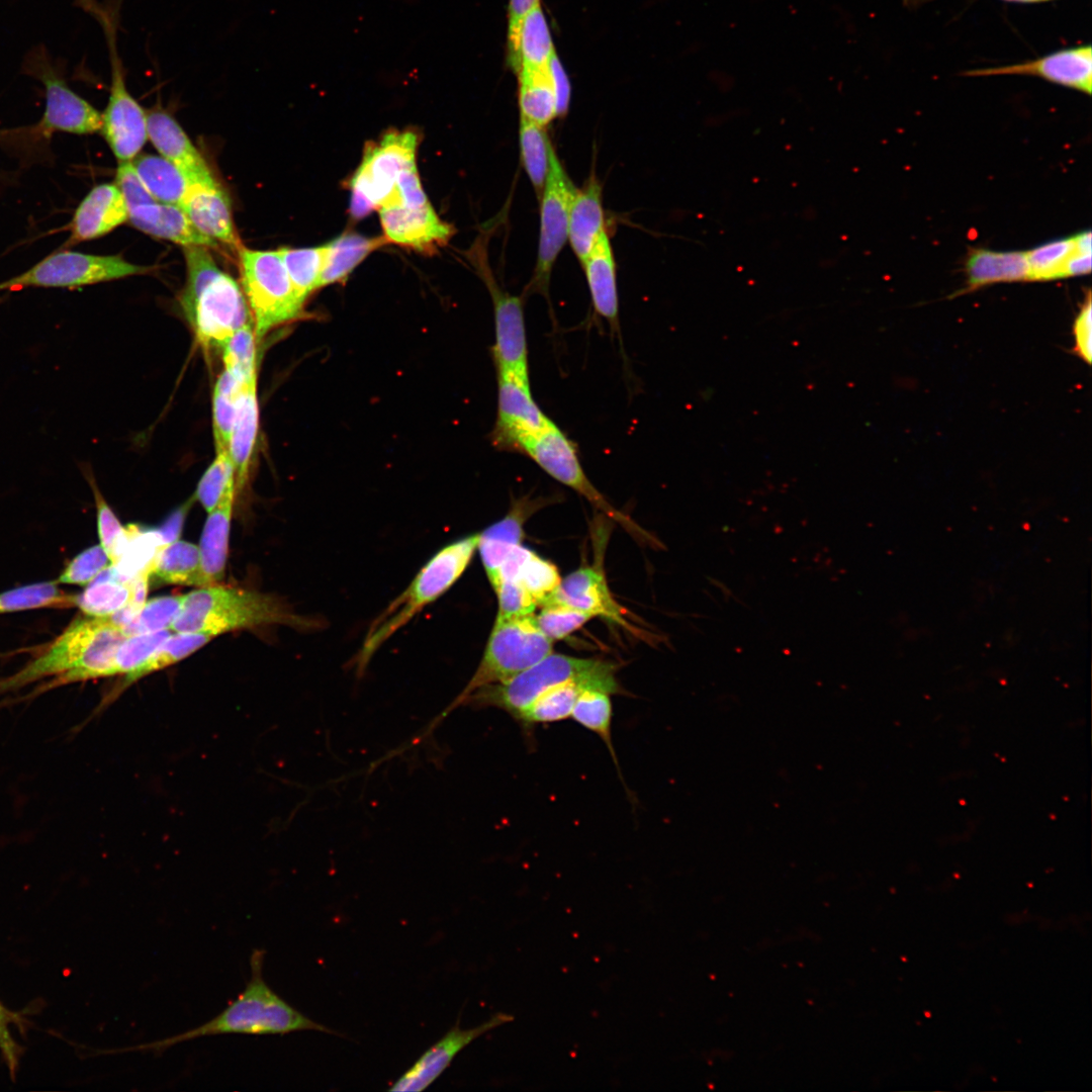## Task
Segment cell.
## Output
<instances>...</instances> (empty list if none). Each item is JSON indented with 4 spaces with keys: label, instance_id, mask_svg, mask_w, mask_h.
I'll return each instance as SVG.
<instances>
[{
    "label": "cell",
    "instance_id": "obj_1",
    "mask_svg": "<svg viewBox=\"0 0 1092 1092\" xmlns=\"http://www.w3.org/2000/svg\"><path fill=\"white\" fill-rule=\"evenodd\" d=\"M126 637L107 617L78 618L43 653L15 673L0 678V696L50 678L19 703L70 684L115 675V654Z\"/></svg>",
    "mask_w": 1092,
    "mask_h": 1092
},
{
    "label": "cell",
    "instance_id": "obj_2",
    "mask_svg": "<svg viewBox=\"0 0 1092 1092\" xmlns=\"http://www.w3.org/2000/svg\"><path fill=\"white\" fill-rule=\"evenodd\" d=\"M264 961L265 950L254 949L245 989L213 1018L178 1034L122 1048L118 1053L162 1054L184 1041L222 1034L272 1035L303 1030L338 1034L300 1013L273 991L263 977Z\"/></svg>",
    "mask_w": 1092,
    "mask_h": 1092
},
{
    "label": "cell",
    "instance_id": "obj_3",
    "mask_svg": "<svg viewBox=\"0 0 1092 1092\" xmlns=\"http://www.w3.org/2000/svg\"><path fill=\"white\" fill-rule=\"evenodd\" d=\"M323 619L298 615L282 599L270 594L222 585H207L183 595L175 632L219 635L238 629L285 625L297 630H317Z\"/></svg>",
    "mask_w": 1092,
    "mask_h": 1092
},
{
    "label": "cell",
    "instance_id": "obj_4",
    "mask_svg": "<svg viewBox=\"0 0 1092 1092\" xmlns=\"http://www.w3.org/2000/svg\"><path fill=\"white\" fill-rule=\"evenodd\" d=\"M186 282L180 304L196 341L220 349L240 328L254 323L242 286L203 246L184 247Z\"/></svg>",
    "mask_w": 1092,
    "mask_h": 1092
},
{
    "label": "cell",
    "instance_id": "obj_5",
    "mask_svg": "<svg viewBox=\"0 0 1092 1092\" xmlns=\"http://www.w3.org/2000/svg\"><path fill=\"white\" fill-rule=\"evenodd\" d=\"M479 533L452 541L437 551L407 587L371 622L350 666L358 678L380 647L427 606L445 595L463 575L477 550Z\"/></svg>",
    "mask_w": 1092,
    "mask_h": 1092
},
{
    "label": "cell",
    "instance_id": "obj_6",
    "mask_svg": "<svg viewBox=\"0 0 1092 1092\" xmlns=\"http://www.w3.org/2000/svg\"><path fill=\"white\" fill-rule=\"evenodd\" d=\"M616 670L617 665L609 661L552 652L506 681L474 691L461 706L493 707L515 719L543 693L572 679L585 680L610 695H622L624 690L616 678Z\"/></svg>",
    "mask_w": 1092,
    "mask_h": 1092
},
{
    "label": "cell",
    "instance_id": "obj_7",
    "mask_svg": "<svg viewBox=\"0 0 1092 1092\" xmlns=\"http://www.w3.org/2000/svg\"><path fill=\"white\" fill-rule=\"evenodd\" d=\"M123 0H75L100 25L110 66L109 98L102 116V132L119 163L132 161L148 140L147 111L126 87L125 70L117 36Z\"/></svg>",
    "mask_w": 1092,
    "mask_h": 1092
},
{
    "label": "cell",
    "instance_id": "obj_8",
    "mask_svg": "<svg viewBox=\"0 0 1092 1092\" xmlns=\"http://www.w3.org/2000/svg\"><path fill=\"white\" fill-rule=\"evenodd\" d=\"M553 642L539 628L535 615L495 618L482 657L459 695L426 729V736L474 691L506 681L553 652ZM421 737V738H422Z\"/></svg>",
    "mask_w": 1092,
    "mask_h": 1092
},
{
    "label": "cell",
    "instance_id": "obj_9",
    "mask_svg": "<svg viewBox=\"0 0 1092 1092\" xmlns=\"http://www.w3.org/2000/svg\"><path fill=\"white\" fill-rule=\"evenodd\" d=\"M242 289L254 322L256 337L302 316L303 300L294 288L279 250L238 249Z\"/></svg>",
    "mask_w": 1092,
    "mask_h": 1092
},
{
    "label": "cell",
    "instance_id": "obj_10",
    "mask_svg": "<svg viewBox=\"0 0 1092 1092\" xmlns=\"http://www.w3.org/2000/svg\"><path fill=\"white\" fill-rule=\"evenodd\" d=\"M419 135L413 130H390L365 146L360 166L351 181L350 214L355 219L395 203L399 178L417 167Z\"/></svg>",
    "mask_w": 1092,
    "mask_h": 1092
},
{
    "label": "cell",
    "instance_id": "obj_11",
    "mask_svg": "<svg viewBox=\"0 0 1092 1092\" xmlns=\"http://www.w3.org/2000/svg\"><path fill=\"white\" fill-rule=\"evenodd\" d=\"M150 266L132 264L116 255H93L70 250L55 252L29 269L0 282L1 291L28 287L78 288L145 274Z\"/></svg>",
    "mask_w": 1092,
    "mask_h": 1092
},
{
    "label": "cell",
    "instance_id": "obj_12",
    "mask_svg": "<svg viewBox=\"0 0 1092 1092\" xmlns=\"http://www.w3.org/2000/svg\"><path fill=\"white\" fill-rule=\"evenodd\" d=\"M546 473L582 495L594 507L638 538L650 536L629 517L616 510L594 486L580 464L574 443L552 422L524 440L519 449Z\"/></svg>",
    "mask_w": 1092,
    "mask_h": 1092
},
{
    "label": "cell",
    "instance_id": "obj_13",
    "mask_svg": "<svg viewBox=\"0 0 1092 1092\" xmlns=\"http://www.w3.org/2000/svg\"><path fill=\"white\" fill-rule=\"evenodd\" d=\"M26 75L44 88L46 107L37 129L44 135L55 131L91 134L101 129V113L68 85L64 74L43 46L30 50L22 65Z\"/></svg>",
    "mask_w": 1092,
    "mask_h": 1092
},
{
    "label": "cell",
    "instance_id": "obj_14",
    "mask_svg": "<svg viewBox=\"0 0 1092 1092\" xmlns=\"http://www.w3.org/2000/svg\"><path fill=\"white\" fill-rule=\"evenodd\" d=\"M576 190L551 146L548 173L541 192L537 261L526 293L548 296L554 263L568 240L569 209Z\"/></svg>",
    "mask_w": 1092,
    "mask_h": 1092
},
{
    "label": "cell",
    "instance_id": "obj_15",
    "mask_svg": "<svg viewBox=\"0 0 1092 1092\" xmlns=\"http://www.w3.org/2000/svg\"><path fill=\"white\" fill-rule=\"evenodd\" d=\"M497 416L491 433L492 445L518 452L521 443L549 426L552 421L535 402L529 377L497 372Z\"/></svg>",
    "mask_w": 1092,
    "mask_h": 1092
},
{
    "label": "cell",
    "instance_id": "obj_16",
    "mask_svg": "<svg viewBox=\"0 0 1092 1092\" xmlns=\"http://www.w3.org/2000/svg\"><path fill=\"white\" fill-rule=\"evenodd\" d=\"M476 262L493 302L495 343L492 354L497 372L529 377L523 298L502 289L484 260Z\"/></svg>",
    "mask_w": 1092,
    "mask_h": 1092
},
{
    "label": "cell",
    "instance_id": "obj_17",
    "mask_svg": "<svg viewBox=\"0 0 1092 1092\" xmlns=\"http://www.w3.org/2000/svg\"><path fill=\"white\" fill-rule=\"evenodd\" d=\"M967 77L1005 75L1035 76L1045 81L1091 94L1092 48L1084 44L1056 51L1019 64L965 71Z\"/></svg>",
    "mask_w": 1092,
    "mask_h": 1092
},
{
    "label": "cell",
    "instance_id": "obj_18",
    "mask_svg": "<svg viewBox=\"0 0 1092 1092\" xmlns=\"http://www.w3.org/2000/svg\"><path fill=\"white\" fill-rule=\"evenodd\" d=\"M508 1013H494L481 1024L463 1029L458 1022L389 1088V1091L417 1092L428 1088L451 1064L453 1059L474 1039L489 1030L512 1021Z\"/></svg>",
    "mask_w": 1092,
    "mask_h": 1092
},
{
    "label": "cell",
    "instance_id": "obj_19",
    "mask_svg": "<svg viewBox=\"0 0 1092 1092\" xmlns=\"http://www.w3.org/2000/svg\"><path fill=\"white\" fill-rule=\"evenodd\" d=\"M383 237L415 251L431 254L445 246L453 228L443 221L431 203L419 206H392L379 209Z\"/></svg>",
    "mask_w": 1092,
    "mask_h": 1092
},
{
    "label": "cell",
    "instance_id": "obj_20",
    "mask_svg": "<svg viewBox=\"0 0 1092 1092\" xmlns=\"http://www.w3.org/2000/svg\"><path fill=\"white\" fill-rule=\"evenodd\" d=\"M548 604L564 605L629 628L624 609L613 598L599 564L581 566L561 578L543 605Z\"/></svg>",
    "mask_w": 1092,
    "mask_h": 1092
},
{
    "label": "cell",
    "instance_id": "obj_21",
    "mask_svg": "<svg viewBox=\"0 0 1092 1092\" xmlns=\"http://www.w3.org/2000/svg\"><path fill=\"white\" fill-rule=\"evenodd\" d=\"M127 218L125 200L115 183L96 185L75 209L64 247L103 237Z\"/></svg>",
    "mask_w": 1092,
    "mask_h": 1092
},
{
    "label": "cell",
    "instance_id": "obj_22",
    "mask_svg": "<svg viewBox=\"0 0 1092 1092\" xmlns=\"http://www.w3.org/2000/svg\"><path fill=\"white\" fill-rule=\"evenodd\" d=\"M180 207L205 237L236 251L242 246L235 229L230 199L216 181L192 183Z\"/></svg>",
    "mask_w": 1092,
    "mask_h": 1092
},
{
    "label": "cell",
    "instance_id": "obj_23",
    "mask_svg": "<svg viewBox=\"0 0 1092 1092\" xmlns=\"http://www.w3.org/2000/svg\"><path fill=\"white\" fill-rule=\"evenodd\" d=\"M148 139L163 158L181 169L192 183H212L209 167L181 125L165 109L147 111Z\"/></svg>",
    "mask_w": 1092,
    "mask_h": 1092
},
{
    "label": "cell",
    "instance_id": "obj_24",
    "mask_svg": "<svg viewBox=\"0 0 1092 1092\" xmlns=\"http://www.w3.org/2000/svg\"><path fill=\"white\" fill-rule=\"evenodd\" d=\"M595 312L619 333L616 261L607 230L603 231L581 263Z\"/></svg>",
    "mask_w": 1092,
    "mask_h": 1092
},
{
    "label": "cell",
    "instance_id": "obj_25",
    "mask_svg": "<svg viewBox=\"0 0 1092 1092\" xmlns=\"http://www.w3.org/2000/svg\"><path fill=\"white\" fill-rule=\"evenodd\" d=\"M127 220L138 230L155 238L188 246L217 248L218 244L202 235L178 205L153 201L127 208Z\"/></svg>",
    "mask_w": 1092,
    "mask_h": 1092
},
{
    "label": "cell",
    "instance_id": "obj_26",
    "mask_svg": "<svg viewBox=\"0 0 1092 1092\" xmlns=\"http://www.w3.org/2000/svg\"><path fill=\"white\" fill-rule=\"evenodd\" d=\"M543 499L525 496L515 502L499 521L479 533L477 550L489 583L509 553L522 544L524 524Z\"/></svg>",
    "mask_w": 1092,
    "mask_h": 1092
},
{
    "label": "cell",
    "instance_id": "obj_27",
    "mask_svg": "<svg viewBox=\"0 0 1092 1092\" xmlns=\"http://www.w3.org/2000/svg\"><path fill=\"white\" fill-rule=\"evenodd\" d=\"M605 230L602 185L593 173L584 186L577 188L568 216V241L580 264Z\"/></svg>",
    "mask_w": 1092,
    "mask_h": 1092
},
{
    "label": "cell",
    "instance_id": "obj_28",
    "mask_svg": "<svg viewBox=\"0 0 1092 1092\" xmlns=\"http://www.w3.org/2000/svg\"><path fill=\"white\" fill-rule=\"evenodd\" d=\"M259 431L257 377L246 384L239 396L229 455L235 468L236 491H241L248 478Z\"/></svg>",
    "mask_w": 1092,
    "mask_h": 1092
},
{
    "label": "cell",
    "instance_id": "obj_29",
    "mask_svg": "<svg viewBox=\"0 0 1092 1092\" xmlns=\"http://www.w3.org/2000/svg\"><path fill=\"white\" fill-rule=\"evenodd\" d=\"M236 486L229 488L208 513L199 545L201 570L208 585L224 576Z\"/></svg>",
    "mask_w": 1092,
    "mask_h": 1092
},
{
    "label": "cell",
    "instance_id": "obj_30",
    "mask_svg": "<svg viewBox=\"0 0 1092 1092\" xmlns=\"http://www.w3.org/2000/svg\"><path fill=\"white\" fill-rule=\"evenodd\" d=\"M965 271L968 291L994 283L1028 281L1029 278L1026 251L973 249L967 257Z\"/></svg>",
    "mask_w": 1092,
    "mask_h": 1092
},
{
    "label": "cell",
    "instance_id": "obj_31",
    "mask_svg": "<svg viewBox=\"0 0 1092 1092\" xmlns=\"http://www.w3.org/2000/svg\"><path fill=\"white\" fill-rule=\"evenodd\" d=\"M130 162L157 201L180 206L192 184L181 169L162 156L151 154L138 155Z\"/></svg>",
    "mask_w": 1092,
    "mask_h": 1092
},
{
    "label": "cell",
    "instance_id": "obj_32",
    "mask_svg": "<svg viewBox=\"0 0 1092 1092\" xmlns=\"http://www.w3.org/2000/svg\"><path fill=\"white\" fill-rule=\"evenodd\" d=\"M385 243L384 237L369 238L347 232L325 245L321 287L345 281L356 266Z\"/></svg>",
    "mask_w": 1092,
    "mask_h": 1092
},
{
    "label": "cell",
    "instance_id": "obj_33",
    "mask_svg": "<svg viewBox=\"0 0 1092 1092\" xmlns=\"http://www.w3.org/2000/svg\"><path fill=\"white\" fill-rule=\"evenodd\" d=\"M151 574L168 583L207 586L198 546L185 541L166 543L149 561Z\"/></svg>",
    "mask_w": 1092,
    "mask_h": 1092
},
{
    "label": "cell",
    "instance_id": "obj_34",
    "mask_svg": "<svg viewBox=\"0 0 1092 1092\" xmlns=\"http://www.w3.org/2000/svg\"><path fill=\"white\" fill-rule=\"evenodd\" d=\"M585 690L596 689L589 682L577 679L555 686L539 696L515 720L526 729H530L538 724L554 723L570 718L577 698Z\"/></svg>",
    "mask_w": 1092,
    "mask_h": 1092
},
{
    "label": "cell",
    "instance_id": "obj_35",
    "mask_svg": "<svg viewBox=\"0 0 1092 1092\" xmlns=\"http://www.w3.org/2000/svg\"><path fill=\"white\" fill-rule=\"evenodd\" d=\"M520 115L543 126L556 117L555 96L548 68H521L519 73Z\"/></svg>",
    "mask_w": 1092,
    "mask_h": 1092
},
{
    "label": "cell",
    "instance_id": "obj_36",
    "mask_svg": "<svg viewBox=\"0 0 1092 1092\" xmlns=\"http://www.w3.org/2000/svg\"><path fill=\"white\" fill-rule=\"evenodd\" d=\"M81 594L75 595L74 603L85 615L106 618L123 609L130 601V580H116L106 568Z\"/></svg>",
    "mask_w": 1092,
    "mask_h": 1092
},
{
    "label": "cell",
    "instance_id": "obj_37",
    "mask_svg": "<svg viewBox=\"0 0 1092 1092\" xmlns=\"http://www.w3.org/2000/svg\"><path fill=\"white\" fill-rule=\"evenodd\" d=\"M521 158L536 194L541 195L549 168L551 142L545 126L520 115Z\"/></svg>",
    "mask_w": 1092,
    "mask_h": 1092
},
{
    "label": "cell",
    "instance_id": "obj_38",
    "mask_svg": "<svg viewBox=\"0 0 1092 1092\" xmlns=\"http://www.w3.org/2000/svg\"><path fill=\"white\" fill-rule=\"evenodd\" d=\"M518 46L520 69L546 67L555 54L548 23L540 4L525 15L521 23Z\"/></svg>",
    "mask_w": 1092,
    "mask_h": 1092
},
{
    "label": "cell",
    "instance_id": "obj_39",
    "mask_svg": "<svg viewBox=\"0 0 1092 1092\" xmlns=\"http://www.w3.org/2000/svg\"><path fill=\"white\" fill-rule=\"evenodd\" d=\"M243 384L229 371L219 374L212 393V432L215 451H228Z\"/></svg>",
    "mask_w": 1092,
    "mask_h": 1092
},
{
    "label": "cell",
    "instance_id": "obj_40",
    "mask_svg": "<svg viewBox=\"0 0 1092 1092\" xmlns=\"http://www.w3.org/2000/svg\"><path fill=\"white\" fill-rule=\"evenodd\" d=\"M610 696L597 690L583 691L574 704L570 718L604 741L620 772L612 741L613 708Z\"/></svg>",
    "mask_w": 1092,
    "mask_h": 1092
},
{
    "label": "cell",
    "instance_id": "obj_41",
    "mask_svg": "<svg viewBox=\"0 0 1092 1092\" xmlns=\"http://www.w3.org/2000/svg\"><path fill=\"white\" fill-rule=\"evenodd\" d=\"M75 595L64 593L55 581L28 584L0 594V614L75 606Z\"/></svg>",
    "mask_w": 1092,
    "mask_h": 1092
},
{
    "label": "cell",
    "instance_id": "obj_42",
    "mask_svg": "<svg viewBox=\"0 0 1092 1092\" xmlns=\"http://www.w3.org/2000/svg\"><path fill=\"white\" fill-rule=\"evenodd\" d=\"M282 262L299 296L308 295L321 287L325 246L300 249H280Z\"/></svg>",
    "mask_w": 1092,
    "mask_h": 1092
},
{
    "label": "cell",
    "instance_id": "obj_43",
    "mask_svg": "<svg viewBox=\"0 0 1092 1092\" xmlns=\"http://www.w3.org/2000/svg\"><path fill=\"white\" fill-rule=\"evenodd\" d=\"M257 342L254 323H250L237 330L221 348L223 369L243 384L258 377Z\"/></svg>",
    "mask_w": 1092,
    "mask_h": 1092
},
{
    "label": "cell",
    "instance_id": "obj_44",
    "mask_svg": "<svg viewBox=\"0 0 1092 1092\" xmlns=\"http://www.w3.org/2000/svg\"><path fill=\"white\" fill-rule=\"evenodd\" d=\"M214 638L208 633L176 632L170 635L130 676L127 686L189 656Z\"/></svg>",
    "mask_w": 1092,
    "mask_h": 1092
},
{
    "label": "cell",
    "instance_id": "obj_45",
    "mask_svg": "<svg viewBox=\"0 0 1092 1092\" xmlns=\"http://www.w3.org/2000/svg\"><path fill=\"white\" fill-rule=\"evenodd\" d=\"M169 630L127 636L119 645L114 660V674L123 675L118 693L127 687L134 671L170 636ZM117 693V694H118Z\"/></svg>",
    "mask_w": 1092,
    "mask_h": 1092
},
{
    "label": "cell",
    "instance_id": "obj_46",
    "mask_svg": "<svg viewBox=\"0 0 1092 1092\" xmlns=\"http://www.w3.org/2000/svg\"><path fill=\"white\" fill-rule=\"evenodd\" d=\"M560 580L557 567L532 551L519 567L515 577L509 581L522 585L536 601L538 607H541L557 588Z\"/></svg>",
    "mask_w": 1092,
    "mask_h": 1092
},
{
    "label": "cell",
    "instance_id": "obj_47",
    "mask_svg": "<svg viewBox=\"0 0 1092 1092\" xmlns=\"http://www.w3.org/2000/svg\"><path fill=\"white\" fill-rule=\"evenodd\" d=\"M183 596H167L146 602L134 618L123 629L126 636L171 630L179 615Z\"/></svg>",
    "mask_w": 1092,
    "mask_h": 1092
},
{
    "label": "cell",
    "instance_id": "obj_48",
    "mask_svg": "<svg viewBox=\"0 0 1092 1092\" xmlns=\"http://www.w3.org/2000/svg\"><path fill=\"white\" fill-rule=\"evenodd\" d=\"M1074 250V239L1071 237L1026 251L1028 281L1061 279L1064 265Z\"/></svg>",
    "mask_w": 1092,
    "mask_h": 1092
},
{
    "label": "cell",
    "instance_id": "obj_49",
    "mask_svg": "<svg viewBox=\"0 0 1092 1092\" xmlns=\"http://www.w3.org/2000/svg\"><path fill=\"white\" fill-rule=\"evenodd\" d=\"M233 486H236L234 464L228 451H219L202 474L197 484L195 497L204 510L210 513L224 492Z\"/></svg>",
    "mask_w": 1092,
    "mask_h": 1092
},
{
    "label": "cell",
    "instance_id": "obj_50",
    "mask_svg": "<svg viewBox=\"0 0 1092 1092\" xmlns=\"http://www.w3.org/2000/svg\"><path fill=\"white\" fill-rule=\"evenodd\" d=\"M82 471L87 479L95 499L97 509V526L100 545L113 563L117 549L126 536V530L121 526L117 517L104 499L96 483L91 469L87 465L82 466Z\"/></svg>",
    "mask_w": 1092,
    "mask_h": 1092
},
{
    "label": "cell",
    "instance_id": "obj_51",
    "mask_svg": "<svg viewBox=\"0 0 1092 1092\" xmlns=\"http://www.w3.org/2000/svg\"><path fill=\"white\" fill-rule=\"evenodd\" d=\"M535 616L541 631L552 641L562 640L594 617L585 612L558 604L543 605Z\"/></svg>",
    "mask_w": 1092,
    "mask_h": 1092
},
{
    "label": "cell",
    "instance_id": "obj_52",
    "mask_svg": "<svg viewBox=\"0 0 1092 1092\" xmlns=\"http://www.w3.org/2000/svg\"><path fill=\"white\" fill-rule=\"evenodd\" d=\"M110 565L111 561L102 546L95 545L74 557L55 582L87 585Z\"/></svg>",
    "mask_w": 1092,
    "mask_h": 1092
},
{
    "label": "cell",
    "instance_id": "obj_53",
    "mask_svg": "<svg viewBox=\"0 0 1092 1092\" xmlns=\"http://www.w3.org/2000/svg\"><path fill=\"white\" fill-rule=\"evenodd\" d=\"M493 590L498 604L496 618L531 615L538 607L532 596L515 581L502 582Z\"/></svg>",
    "mask_w": 1092,
    "mask_h": 1092
},
{
    "label": "cell",
    "instance_id": "obj_54",
    "mask_svg": "<svg viewBox=\"0 0 1092 1092\" xmlns=\"http://www.w3.org/2000/svg\"><path fill=\"white\" fill-rule=\"evenodd\" d=\"M115 185L123 195L127 208L156 201L138 176L131 162L119 163Z\"/></svg>",
    "mask_w": 1092,
    "mask_h": 1092
},
{
    "label": "cell",
    "instance_id": "obj_55",
    "mask_svg": "<svg viewBox=\"0 0 1092 1092\" xmlns=\"http://www.w3.org/2000/svg\"><path fill=\"white\" fill-rule=\"evenodd\" d=\"M539 4V0H510L509 19V62L511 68L518 74L521 63L519 57V33L521 23L525 15Z\"/></svg>",
    "mask_w": 1092,
    "mask_h": 1092
},
{
    "label": "cell",
    "instance_id": "obj_56",
    "mask_svg": "<svg viewBox=\"0 0 1092 1092\" xmlns=\"http://www.w3.org/2000/svg\"><path fill=\"white\" fill-rule=\"evenodd\" d=\"M1075 351L1087 364L1092 356V305L1090 292L1074 324Z\"/></svg>",
    "mask_w": 1092,
    "mask_h": 1092
},
{
    "label": "cell",
    "instance_id": "obj_57",
    "mask_svg": "<svg viewBox=\"0 0 1092 1092\" xmlns=\"http://www.w3.org/2000/svg\"><path fill=\"white\" fill-rule=\"evenodd\" d=\"M547 68L555 96L556 116L562 117L567 113L569 107L570 83L555 54L550 59Z\"/></svg>",
    "mask_w": 1092,
    "mask_h": 1092
},
{
    "label": "cell",
    "instance_id": "obj_58",
    "mask_svg": "<svg viewBox=\"0 0 1092 1092\" xmlns=\"http://www.w3.org/2000/svg\"><path fill=\"white\" fill-rule=\"evenodd\" d=\"M13 1019L14 1016L0 1004V1051L12 1077L15 1075L20 1053L9 1029V1023Z\"/></svg>",
    "mask_w": 1092,
    "mask_h": 1092
},
{
    "label": "cell",
    "instance_id": "obj_59",
    "mask_svg": "<svg viewBox=\"0 0 1092 1092\" xmlns=\"http://www.w3.org/2000/svg\"><path fill=\"white\" fill-rule=\"evenodd\" d=\"M1090 271L1091 253L1081 252L1075 248L1064 265L1062 278L1085 275L1089 274Z\"/></svg>",
    "mask_w": 1092,
    "mask_h": 1092
},
{
    "label": "cell",
    "instance_id": "obj_60",
    "mask_svg": "<svg viewBox=\"0 0 1092 1092\" xmlns=\"http://www.w3.org/2000/svg\"><path fill=\"white\" fill-rule=\"evenodd\" d=\"M930 1H933V0H906L905 3H906V5L908 7H917V6H920V5L925 4L927 2H930ZM1003 1L1013 2V3L1029 4V3L1045 2V1H1051V0H1003Z\"/></svg>",
    "mask_w": 1092,
    "mask_h": 1092
}]
</instances>
